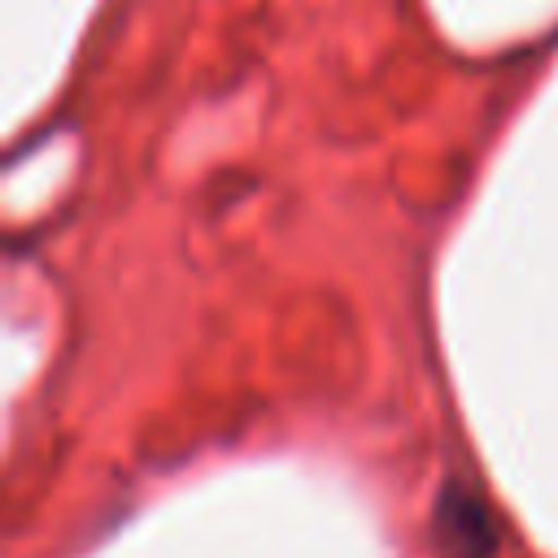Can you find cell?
<instances>
[{
	"label": "cell",
	"mask_w": 558,
	"mask_h": 558,
	"mask_svg": "<svg viewBox=\"0 0 558 558\" xmlns=\"http://www.w3.org/2000/svg\"><path fill=\"white\" fill-rule=\"evenodd\" d=\"M432 536L445 558H493L497 554V519L488 501L458 484L440 493L432 510Z\"/></svg>",
	"instance_id": "6da1fadb"
}]
</instances>
